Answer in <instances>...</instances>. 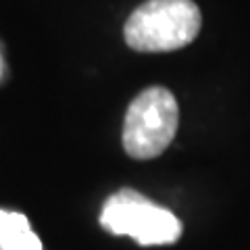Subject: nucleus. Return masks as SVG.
<instances>
[{
    "instance_id": "obj_1",
    "label": "nucleus",
    "mask_w": 250,
    "mask_h": 250,
    "mask_svg": "<svg viewBox=\"0 0 250 250\" xmlns=\"http://www.w3.org/2000/svg\"><path fill=\"white\" fill-rule=\"evenodd\" d=\"M202 15L194 0H146L125 21V44L136 52H171L196 40Z\"/></svg>"
},
{
    "instance_id": "obj_2",
    "label": "nucleus",
    "mask_w": 250,
    "mask_h": 250,
    "mask_svg": "<svg viewBox=\"0 0 250 250\" xmlns=\"http://www.w3.org/2000/svg\"><path fill=\"white\" fill-rule=\"evenodd\" d=\"M179 106L163 85H150L127 106L123 121V148L131 159H156L169 148L177 134Z\"/></svg>"
},
{
    "instance_id": "obj_3",
    "label": "nucleus",
    "mask_w": 250,
    "mask_h": 250,
    "mask_svg": "<svg viewBox=\"0 0 250 250\" xmlns=\"http://www.w3.org/2000/svg\"><path fill=\"white\" fill-rule=\"evenodd\" d=\"M100 225L115 236H131L142 246L173 244L182 236V223L171 210L156 207L129 188H123L104 202Z\"/></svg>"
},
{
    "instance_id": "obj_4",
    "label": "nucleus",
    "mask_w": 250,
    "mask_h": 250,
    "mask_svg": "<svg viewBox=\"0 0 250 250\" xmlns=\"http://www.w3.org/2000/svg\"><path fill=\"white\" fill-rule=\"evenodd\" d=\"M0 248L2 250H42V242L29 228L27 217L0 210Z\"/></svg>"
}]
</instances>
